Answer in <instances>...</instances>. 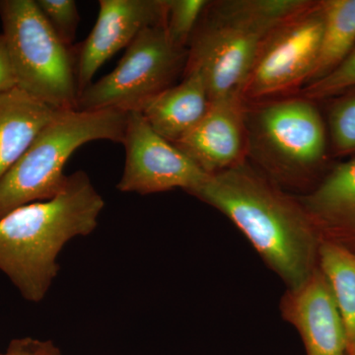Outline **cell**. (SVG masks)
<instances>
[{"mask_svg": "<svg viewBox=\"0 0 355 355\" xmlns=\"http://www.w3.org/2000/svg\"><path fill=\"white\" fill-rule=\"evenodd\" d=\"M189 195L227 217L286 291L303 286L319 266L321 241L296 195L247 160L211 175Z\"/></svg>", "mask_w": 355, "mask_h": 355, "instance_id": "1", "label": "cell"}, {"mask_svg": "<svg viewBox=\"0 0 355 355\" xmlns=\"http://www.w3.org/2000/svg\"><path fill=\"white\" fill-rule=\"evenodd\" d=\"M104 207L85 172L69 175L55 198L0 218V272L26 300L41 302L60 270L58 254L70 240L95 230Z\"/></svg>", "mask_w": 355, "mask_h": 355, "instance_id": "2", "label": "cell"}, {"mask_svg": "<svg viewBox=\"0 0 355 355\" xmlns=\"http://www.w3.org/2000/svg\"><path fill=\"white\" fill-rule=\"evenodd\" d=\"M128 112L58 111L22 157L0 181V218L12 210L51 200L69 175L64 167L72 154L95 140L123 142Z\"/></svg>", "mask_w": 355, "mask_h": 355, "instance_id": "3", "label": "cell"}, {"mask_svg": "<svg viewBox=\"0 0 355 355\" xmlns=\"http://www.w3.org/2000/svg\"><path fill=\"white\" fill-rule=\"evenodd\" d=\"M246 127L248 153L270 181L299 195L316 186L327 139L313 101L301 97L258 102L246 109Z\"/></svg>", "mask_w": 355, "mask_h": 355, "instance_id": "4", "label": "cell"}, {"mask_svg": "<svg viewBox=\"0 0 355 355\" xmlns=\"http://www.w3.org/2000/svg\"><path fill=\"white\" fill-rule=\"evenodd\" d=\"M0 20L17 88L58 111L77 110L76 60L36 0H0Z\"/></svg>", "mask_w": 355, "mask_h": 355, "instance_id": "5", "label": "cell"}, {"mask_svg": "<svg viewBox=\"0 0 355 355\" xmlns=\"http://www.w3.org/2000/svg\"><path fill=\"white\" fill-rule=\"evenodd\" d=\"M188 50L172 44L162 24L146 28L128 46L116 69L79 95L78 111H139L174 85L184 72Z\"/></svg>", "mask_w": 355, "mask_h": 355, "instance_id": "6", "label": "cell"}, {"mask_svg": "<svg viewBox=\"0 0 355 355\" xmlns=\"http://www.w3.org/2000/svg\"><path fill=\"white\" fill-rule=\"evenodd\" d=\"M266 33L210 1L188 46L184 72L197 70L210 101L242 98V91Z\"/></svg>", "mask_w": 355, "mask_h": 355, "instance_id": "7", "label": "cell"}, {"mask_svg": "<svg viewBox=\"0 0 355 355\" xmlns=\"http://www.w3.org/2000/svg\"><path fill=\"white\" fill-rule=\"evenodd\" d=\"M323 26L321 1H312L266 35L243 88V101L258 103L307 85L316 64Z\"/></svg>", "mask_w": 355, "mask_h": 355, "instance_id": "8", "label": "cell"}, {"mask_svg": "<svg viewBox=\"0 0 355 355\" xmlns=\"http://www.w3.org/2000/svg\"><path fill=\"white\" fill-rule=\"evenodd\" d=\"M121 144L125 162L116 189L123 193L146 196L182 189L190 193L209 177L155 132L139 111L128 112Z\"/></svg>", "mask_w": 355, "mask_h": 355, "instance_id": "9", "label": "cell"}, {"mask_svg": "<svg viewBox=\"0 0 355 355\" xmlns=\"http://www.w3.org/2000/svg\"><path fill=\"white\" fill-rule=\"evenodd\" d=\"M166 0H100L99 14L87 39L72 48L79 95L102 65L128 48L146 30L165 22Z\"/></svg>", "mask_w": 355, "mask_h": 355, "instance_id": "10", "label": "cell"}, {"mask_svg": "<svg viewBox=\"0 0 355 355\" xmlns=\"http://www.w3.org/2000/svg\"><path fill=\"white\" fill-rule=\"evenodd\" d=\"M207 175L246 161V105L242 98L210 101L200 123L174 144Z\"/></svg>", "mask_w": 355, "mask_h": 355, "instance_id": "11", "label": "cell"}, {"mask_svg": "<svg viewBox=\"0 0 355 355\" xmlns=\"http://www.w3.org/2000/svg\"><path fill=\"white\" fill-rule=\"evenodd\" d=\"M280 312L297 330L306 355H349L342 315L319 266L303 286L286 291Z\"/></svg>", "mask_w": 355, "mask_h": 355, "instance_id": "12", "label": "cell"}, {"mask_svg": "<svg viewBox=\"0 0 355 355\" xmlns=\"http://www.w3.org/2000/svg\"><path fill=\"white\" fill-rule=\"evenodd\" d=\"M296 197L320 241L355 253V157L336 165L309 191Z\"/></svg>", "mask_w": 355, "mask_h": 355, "instance_id": "13", "label": "cell"}, {"mask_svg": "<svg viewBox=\"0 0 355 355\" xmlns=\"http://www.w3.org/2000/svg\"><path fill=\"white\" fill-rule=\"evenodd\" d=\"M174 84L147 101L139 112L160 137L176 144L200 123L209 110V90L197 70L184 72Z\"/></svg>", "mask_w": 355, "mask_h": 355, "instance_id": "14", "label": "cell"}, {"mask_svg": "<svg viewBox=\"0 0 355 355\" xmlns=\"http://www.w3.org/2000/svg\"><path fill=\"white\" fill-rule=\"evenodd\" d=\"M58 113L19 88L0 93V181Z\"/></svg>", "mask_w": 355, "mask_h": 355, "instance_id": "15", "label": "cell"}, {"mask_svg": "<svg viewBox=\"0 0 355 355\" xmlns=\"http://www.w3.org/2000/svg\"><path fill=\"white\" fill-rule=\"evenodd\" d=\"M323 34L309 84L328 76L355 46V0H322Z\"/></svg>", "mask_w": 355, "mask_h": 355, "instance_id": "16", "label": "cell"}, {"mask_svg": "<svg viewBox=\"0 0 355 355\" xmlns=\"http://www.w3.org/2000/svg\"><path fill=\"white\" fill-rule=\"evenodd\" d=\"M319 268L333 292L347 334V354L355 352V253L333 243L321 242Z\"/></svg>", "mask_w": 355, "mask_h": 355, "instance_id": "17", "label": "cell"}, {"mask_svg": "<svg viewBox=\"0 0 355 355\" xmlns=\"http://www.w3.org/2000/svg\"><path fill=\"white\" fill-rule=\"evenodd\" d=\"M209 3L207 0H166L165 29L174 46L188 50Z\"/></svg>", "mask_w": 355, "mask_h": 355, "instance_id": "18", "label": "cell"}, {"mask_svg": "<svg viewBox=\"0 0 355 355\" xmlns=\"http://www.w3.org/2000/svg\"><path fill=\"white\" fill-rule=\"evenodd\" d=\"M329 125L334 149L338 155L355 153V92L343 95L331 106Z\"/></svg>", "mask_w": 355, "mask_h": 355, "instance_id": "19", "label": "cell"}, {"mask_svg": "<svg viewBox=\"0 0 355 355\" xmlns=\"http://www.w3.org/2000/svg\"><path fill=\"white\" fill-rule=\"evenodd\" d=\"M355 88V46L342 64L328 76L306 85L303 97L311 101L329 99Z\"/></svg>", "mask_w": 355, "mask_h": 355, "instance_id": "20", "label": "cell"}, {"mask_svg": "<svg viewBox=\"0 0 355 355\" xmlns=\"http://www.w3.org/2000/svg\"><path fill=\"white\" fill-rule=\"evenodd\" d=\"M53 31L65 46L72 48L78 28V9L74 0H36Z\"/></svg>", "mask_w": 355, "mask_h": 355, "instance_id": "21", "label": "cell"}, {"mask_svg": "<svg viewBox=\"0 0 355 355\" xmlns=\"http://www.w3.org/2000/svg\"><path fill=\"white\" fill-rule=\"evenodd\" d=\"M7 355H62L60 350L50 340L32 338L14 340L9 345Z\"/></svg>", "mask_w": 355, "mask_h": 355, "instance_id": "22", "label": "cell"}, {"mask_svg": "<svg viewBox=\"0 0 355 355\" xmlns=\"http://www.w3.org/2000/svg\"><path fill=\"white\" fill-rule=\"evenodd\" d=\"M17 87V79L7 46L6 37L0 34V93Z\"/></svg>", "mask_w": 355, "mask_h": 355, "instance_id": "23", "label": "cell"}, {"mask_svg": "<svg viewBox=\"0 0 355 355\" xmlns=\"http://www.w3.org/2000/svg\"><path fill=\"white\" fill-rule=\"evenodd\" d=\"M0 355H7L6 354H0Z\"/></svg>", "mask_w": 355, "mask_h": 355, "instance_id": "24", "label": "cell"}, {"mask_svg": "<svg viewBox=\"0 0 355 355\" xmlns=\"http://www.w3.org/2000/svg\"><path fill=\"white\" fill-rule=\"evenodd\" d=\"M354 355H355V352H354Z\"/></svg>", "mask_w": 355, "mask_h": 355, "instance_id": "25", "label": "cell"}]
</instances>
